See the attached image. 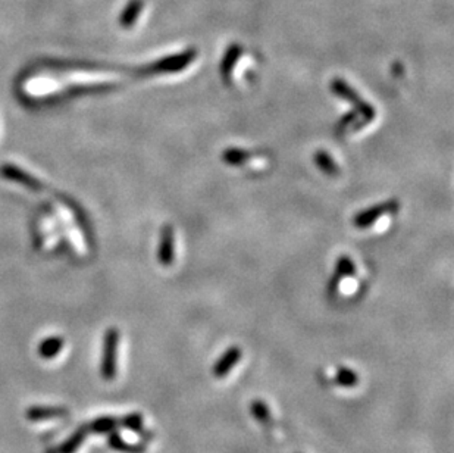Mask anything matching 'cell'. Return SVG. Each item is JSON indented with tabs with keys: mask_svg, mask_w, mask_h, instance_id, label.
<instances>
[{
	"mask_svg": "<svg viewBox=\"0 0 454 453\" xmlns=\"http://www.w3.org/2000/svg\"><path fill=\"white\" fill-rule=\"evenodd\" d=\"M121 424H123V427L137 432V435H142L143 432V417L138 412L130 413V415L124 417Z\"/></svg>",
	"mask_w": 454,
	"mask_h": 453,
	"instance_id": "cell-16",
	"label": "cell"
},
{
	"mask_svg": "<svg viewBox=\"0 0 454 453\" xmlns=\"http://www.w3.org/2000/svg\"><path fill=\"white\" fill-rule=\"evenodd\" d=\"M354 271H356V268H354V264L351 262V259L347 258V256H343V258L337 264V271H335V277L331 281L329 291L332 293V291L337 290L340 280L343 277H351V275H354Z\"/></svg>",
	"mask_w": 454,
	"mask_h": 453,
	"instance_id": "cell-7",
	"label": "cell"
},
{
	"mask_svg": "<svg viewBox=\"0 0 454 453\" xmlns=\"http://www.w3.org/2000/svg\"><path fill=\"white\" fill-rule=\"evenodd\" d=\"M87 430H89L87 427L76 430L69 439H67L61 446L50 450L49 453H75L78 450V447H80L81 443L84 442V439L87 436Z\"/></svg>",
	"mask_w": 454,
	"mask_h": 453,
	"instance_id": "cell-6",
	"label": "cell"
},
{
	"mask_svg": "<svg viewBox=\"0 0 454 453\" xmlns=\"http://www.w3.org/2000/svg\"><path fill=\"white\" fill-rule=\"evenodd\" d=\"M109 444L112 449H115L118 452H123V453H144L146 452L144 444H130L120 436V432H116V431H113V432L110 431Z\"/></svg>",
	"mask_w": 454,
	"mask_h": 453,
	"instance_id": "cell-8",
	"label": "cell"
},
{
	"mask_svg": "<svg viewBox=\"0 0 454 453\" xmlns=\"http://www.w3.org/2000/svg\"><path fill=\"white\" fill-rule=\"evenodd\" d=\"M250 157V153L242 149H228L224 152V161L229 165H240Z\"/></svg>",
	"mask_w": 454,
	"mask_h": 453,
	"instance_id": "cell-14",
	"label": "cell"
},
{
	"mask_svg": "<svg viewBox=\"0 0 454 453\" xmlns=\"http://www.w3.org/2000/svg\"><path fill=\"white\" fill-rule=\"evenodd\" d=\"M242 349L239 346H231L228 347L221 357L218 358V361L215 362L213 365V376L216 379H224L227 374L239 364V361L242 359Z\"/></svg>",
	"mask_w": 454,
	"mask_h": 453,
	"instance_id": "cell-3",
	"label": "cell"
},
{
	"mask_svg": "<svg viewBox=\"0 0 454 453\" xmlns=\"http://www.w3.org/2000/svg\"><path fill=\"white\" fill-rule=\"evenodd\" d=\"M314 161H317L318 167L325 172V174H335L339 171L337 165H335L332 157L327 152H318L317 156H314Z\"/></svg>",
	"mask_w": 454,
	"mask_h": 453,
	"instance_id": "cell-15",
	"label": "cell"
},
{
	"mask_svg": "<svg viewBox=\"0 0 454 453\" xmlns=\"http://www.w3.org/2000/svg\"><path fill=\"white\" fill-rule=\"evenodd\" d=\"M157 258H159V262L164 267H168L174 262V230L171 227H165L162 231Z\"/></svg>",
	"mask_w": 454,
	"mask_h": 453,
	"instance_id": "cell-4",
	"label": "cell"
},
{
	"mask_svg": "<svg viewBox=\"0 0 454 453\" xmlns=\"http://www.w3.org/2000/svg\"><path fill=\"white\" fill-rule=\"evenodd\" d=\"M62 347H64V340L61 337H49L45 342H42L40 347H38V353H40V357L50 359V358H55L56 354L61 352Z\"/></svg>",
	"mask_w": 454,
	"mask_h": 453,
	"instance_id": "cell-10",
	"label": "cell"
},
{
	"mask_svg": "<svg viewBox=\"0 0 454 453\" xmlns=\"http://www.w3.org/2000/svg\"><path fill=\"white\" fill-rule=\"evenodd\" d=\"M65 410L59 409V408H43V406H35L28 409L27 417L28 420L33 421H40V420H49V418H56V417H64Z\"/></svg>",
	"mask_w": 454,
	"mask_h": 453,
	"instance_id": "cell-9",
	"label": "cell"
},
{
	"mask_svg": "<svg viewBox=\"0 0 454 453\" xmlns=\"http://www.w3.org/2000/svg\"><path fill=\"white\" fill-rule=\"evenodd\" d=\"M250 412L251 415L256 421H259L261 424H269L271 421V409L269 406L261 401V399H256L250 403Z\"/></svg>",
	"mask_w": 454,
	"mask_h": 453,
	"instance_id": "cell-11",
	"label": "cell"
},
{
	"mask_svg": "<svg viewBox=\"0 0 454 453\" xmlns=\"http://www.w3.org/2000/svg\"><path fill=\"white\" fill-rule=\"evenodd\" d=\"M331 90L335 93V94H339L341 99L350 102L351 105H354V108L358 109V112L362 113V116L366 118V121H370L375 118V109L373 106H370L368 102H365L362 97L354 91L348 84H346L343 80H334L332 84H331Z\"/></svg>",
	"mask_w": 454,
	"mask_h": 453,
	"instance_id": "cell-2",
	"label": "cell"
},
{
	"mask_svg": "<svg viewBox=\"0 0 454 453\" xmlns=\"http://www.w3.org/2000/svg\"><path fill=\"white\" fill-rule=\"evenodd\" d=\"M118 346H120V332H118L116 328H109L105 334L102 358V376L106 381H110L116 377Z\"/></svg>",
	"mask_w": 454,
	"mask_h": 453,
	"instance_id": "cell-1",
	"label": "cell"
},
{
	"mask_svg": "<svg viewBox=\"0 0 454 453\" xmlns=\"http://www.w3.org/2000/svg\"><path fill=\"white\" fill-rule=\"evenodd\" d=\"M394 208V203H388V205H377V206H372L363 212H361L356 218H354V225L358 228H368L370 227L372 223L377 221L380 216L384 215V212H387L388 209Z\"/></svg>",
	"mask_w": 454,
	"mask_h": 453,
	"instance_id": "cell-5",
	"label": "cell"
},
{
	"mask_svg": "<svg viewBox=\"0 0 454 453\" xmlns=\"http://www.w3.org/2000/svg\"><path fill=\"white\" fill-rule=\"evenodd\" d=\"M335 383L341 387H354L359 383V376L356 371H353L350 368H339L337 374H335Z\"/></svg>",
	"mask_w": 454,
	"mask_h": 453,
	"instance_id": "cell-12",
	"label": "cell"
},
{
	"mask_svg": "<svg viewBox=\"0 0 454 453\" xmlns=\"http://www.w3.org/2000/svg\"><path fill=\"white\" fill-rule=\"evenodd\" d=\"M118 425H120V421H118L116 418L102 417V418H97L96 421H93L90 424V430L93 432H98V435H105V432L115 431Z\"/></svg>",
	"mask_w": 454,
	"mask_h": 453,
	"instance_id": "cell-13",
	"label": "cell"
}]
</instances>
